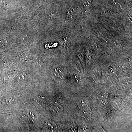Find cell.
Here are the masks:
<instances>
[{
    "label": "cell",
    "instance_id": "1",
    "mask_svg": "<svg viewBox=\"0 0 132 132\" xmlns=\"http://www.w3.org/2000/svg\"><path fill=\"white\" fill-rule=\"evenodd\" d=\"M122 82L124 85L128 86L131 83V80L129 78H126L123 80Z\"/></svg>",
    "mask_w": 132,
    "mask_h": 132
},
{
    "label": "cell",
    "instance_id": "2",
    "mask_svg": "<svg viewBox=\"0 0 132 132\" xmlns=\"http://www.w3.org/2000/svg\"><path fill=\"white\" fill-rule=\"evenodd\" d=\"M121 101L120 99L116 100L114 101L113 103V105L114 107L115 108L118 107L121 104Z\"/></svg>",
    "mask_w": 132,
    "mask_h": 132
}]
</instances>
